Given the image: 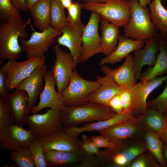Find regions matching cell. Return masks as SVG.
<instances>
[{"label":"cell","instance_id":"cell-1","mask_svg":"<svg viewBox=\"0 0 167 167\" xmlns=\"http://www.w3.org/2000/svg\"><path fill=\"white\" fill-rule=\"evenodd\" d=\"M0 19V63L6 60H16L22 52L19 39L28 37L26 27L29 20L26 22L22 17L14 16Z\"/></svg>","mask_w":167,"mask_h":167},{"label":"cell","instance_id":"cell-2","mask_svg":"<svg viewBox=\"0 0 167 167\" xmlns=\"http://www.w3.org/2000/svg\"><path fill=\"white\" fill-rule=\"evenodd\" d=\"M60 113L64 126H77L86 122L106 120L117 114L108 106L90 102L64 107Z\"/></svg>","mask_w":167,"mask_h":167},{"label":"cell","instance_id":"cell-3","mask_svg":"<svg viewBox=\"0 0 167 167\" xmlns=\"http://www.w3.org/2000/svg\"><path fill=\"white\" fill-rule=\"evenodd\" d=\"M131 14L124 26L123 36L144 42L157 36L156 29L152 22L150 10L142 7L138 0H130Z\"/></svg>","mask_w":167,"mask_h":167},{"label":"cell","instance_id":"cell-4","mask_svg":"<svg viewBox=\"0 0 167 167\" xmlns=\"http://www.w3.org/2000/svg\"><path fill=\"white\" fill-rule=\"evenodd\" d=\"M85 10L96 13L119 27H124L129 21L131 14L130 0H109L104 3L85 2L82 4Z\"/></svg>","mask_w":167,"mask_h":167},{"label":"cell","instance_id":"cell-5","mask_svg":"<svg viewBox=\"0 0 167 167\" xmlns=\"http://www.w3.org/2000/svg\"><path fill=\"white\" fill-rule=\"evenodd\" d=\"M45 56L33 57L22 62L8 60L0 69L6 75L5 85L9 92L15 89L18 85L29 76L40 65L45 63Z\"/></svg>","mask_w":167,"mask_h":167},{"label":"cell","instance_id":"cell-6","mask_svg":"<svg viewBox=\"0 0 167 167\" xmlns=\"http://www.w3.org/2000/svg\"><path fill=\"white\" fill-rule=\"evenodd\" d=\"M99 86L96 80L84 79L75 69L68 85L61 93L64 107L77 106L88 102L89 95Z\"/></svg>","mask_w":167,"mask_h":167},{"label":"cell","instance_id":"cell-7","mask_svg":"<svg viewBox=\"0 0 167 167\" xmlns=\"http://www.w3.org/2000/svg\"><path fill=\"white\" fill-rule=\"evenodd\" d=\"M32 28L33 32L28 40L19 39L22 52L25 53L27 58L45 56L49 47L57 41L56 37L62 34V30L55 29L51 26L41 32Z\"/></svg>","mask_w":167,"mask_h":167},{"label":"cell","instance_id":"cell-8","mask_svg":"<svg viewBox=\"0 0 167 167\" xmlns=\"http://www.w3.org/2000/svg\"><path fill=\"white\" fill-rule=\"evenodd\" d=\"M29 131L37 138L43 136L63 128L60 112L53 109H47L42 114L28 116L26 121Z\"/></svg>","mask_w":167,"mask_h":167},{"label":"cell","instance_id":"cell-9","mask_svg":"<svg viewBox=\"0 0 167 167\" xmlns=\"http://www.w3.org/2000/svg\"><path fill=\"white\" fill-rule=\"evenodd\" d=\"M145 131L139 116L98 132L108 141L115 144L131 139L141 138Z\"/></svg>","mask_w":167,"mask_h":167},{"label":"cell","instance_id":"cell-10","mask_svg":"<svg viewBox=\"0 0 167 167\" xmlns=\"http://www.w3.org/2000/svg\"><path fill=\"white\" fill-rule=\"evenodd\" d=\"M59 45H56L54 48L55 59L50 71L57 91L61 93L68 85L76 67L72 55L65 52Z\"/></svg>","mask_w":167,"mask_h":167},{"label":"cell","instance_id":"cell-11","mask_svg":"<svg viewBox=\"0 0 167 167\" xmlns=\"http://www.w3.org/2000/svg\"><path fill=\"white\" fill-rule=\"evenodd\" d=\"M101 18L99 14L92 11L84 29L81 62H86L95 54L101 53V37L98 31Z\"/></svg>","mask_w":167,"mask_h":167},{"label":"cell","instance_id":"cell-12","mask_svg":"<svg viewBox=\"0 0 167 167\" xmlns=\"http://www.w3.org/2000/svg\"><path fill=\"white\" fill-rule=\"evenodd\" d=\"M36 138L28 129L16 123L0 127V146L3 150L11 151L28 147Z\"/></svg>","mask_w":167,"mask_h":167},{"label":"cell","instance_id":"cell-13","mask_svg":"<svg viewBox=\"0 0 167 167\" xmlns=\"http://www.w3.org/2000/svg\"><path fill=\"white\" fill-rule=\"evenodd\" d=\"M167 79V74L148 80H140L130 88L133 98L132 113L135 117L139 116L148 109L147 99L150 94L161 86Z\"/></svg>","mask_w":167,"mask_h":167},{"label":"cell","instance_id":"cell-14","mask_svg":"<svg viewBox=\"0 0 167 167\" xmlns=\"http://www.w3.org/2000/svg\"><path fill=\"white\" fill-rule=\"evenodd\" d=\"M37 139L44 151L53 150L73 151L81 148L82 143L79 136L69 134L63 128Z\"/></svg>","mask_w":167,"mask_h":167},{"label":"cell","instance_id":"cell-15","mask_svg":"<svg viewBox=\"0 0 167 167\" xmlns=\"http://www.w3.org/2000/svg\"><path fill=\"white\" fill-rule=\"evenodd\" d=\"M44 82V87L39 96V102L31 112L36 114L46 108L60 112L64 107L62 97V93L56 90V84L50 71L45 73Z\"/></svg>","mask_w":167,"mask_h":167},{"label":"cell","instance_id":"cell-16","mask_svg":"<svg viewBox=\"0 0 167 167\" xmlns=\"http://www.w3.org/2000/svg\"><path fill=\"white\" fill-rule=\"evenodd\" d=\"M85 25L83 23H68L62 29V34L57 39L59 45L66 47L72 56L76 67L81 62L82 45Z\"/></svg>","mask_w":167,"mask_h":167},{"label":"cell","instance_id":"cell-17","mask_svg":"<svg viewBox=\"0 0 167 167\" xmlns=\"http://www.w3.org/2000/svg\"><path fill=\"white\" fill-rule=\"evenodd\" d=\"M47 71L45 63L40 65L29 76L21 82L15 89L23 90L27 93L28 99V115L36 105L38 97L42 91L44 77Z\"/></svg>","mask_w":167,"mask_h":167},{"label":"cell","instance_id":"cell-18","mask_svg":"<svg viewBox=\"0 0 167 167\" xmlns=\"http://www.w3.org/2000/svg\"><path fill=\"white\" fill-rule=\"evenodd\" d=\"M101 71L106 75L111 77L121 88L130 89L136 83L133 69V56L129 54L125 58L123 64L112 69L106 65L101 66Z\"/></svg>","mask_w":167,"mask_h":167},{"label":"cell","instance_id":"cell-19","mask_svg":"<svg viewBox=\"0 0 167 167\" xmlns=\"http://www.w3.org/2000/svg\"><path fill=\"white\" fill-rule=\"evenodd\" d=\"M157 36L146 41L143 48L138 49L134 51L133 69L137 80H139L143 67L145 65L151 67L155 62L156 55L159 50Z\"/></svg>","mask_w":167,"mask_h":167},{"label":"cell","instance_id":"cell-20","mask_svg":"<svg viewBox=\"0 0 167 167\" xmlns=\"http://www.w3.org/2000/svg\"><path fill=\"white\" fill-rule=\"evenodd\" d=\"M132 113L122 111L117 113L112 118L106 120L87 123L81 127L64 126V129L69 134L79 136V135L87 131H99L109 128L119 123L135 118Z\"/></svg>","mask_w":167,"mask_h":167},{"label":"cell","instance_id":"cell-21","mask_svg":"<svg viewBox=\"0 0 167 167\" xmlns=\"http://www.w3.org/2000/svg\"><path fill=\"white\" fill-rule=\"evenodd\" d=\"M96 79L100 84V86L90 94L88 97V101L108 106L109 101L115 95L119 93L121 88L110 76H97Z\"/></svg>","mask_w":167,"mask_h":167},{"label":"cell","instance_id":"cell-22","mask_svg":"<svg viewBox=\"0 0 167 167\" xmlns=\"http://www.w3.org/2000/svg\"><path fill=\"white\" fill-rule=\"evenodd\" d=\"M47 167L64 166L81 163L86 155L81 148L73 151L50 150L44 153Z\"/></svg>","mask_w":167,"mask_h":167},{"label":"cell","instance_id":"cell-23","mask_svg":"<svg viewBox=\"0 0 167 167\" xmlns=\"http://www.w3.org/2000/svg\"><path fill=\"white\" fill-rule=\"evenodd\" d=\"M144 42L141 40H135L120 35L118 42L115 49L109 55L101 59L99 65L101 66L107 64H114L120 62L122 59L136 49L142 48Z\"/></svg>","mask_w":167,"mask_h":167},{"label":"cell","instance_id":"cell-24","mask_svg":"<svg viewBox=\"0 0 167 167\" xmlns=\"http://www.w3.org/2000/svg\"><path fill=\"white\" fill-rule=\"evenodd\" d=\"M7 99L16 124L23 127L26 124L28 104V95L26 91L20 90L9 93Z\"/></svg>","mask_w":167,"mask_h":167},{"label":"cell","instance_id":"cell-25","mask_svg":"<svg viewBox=\"0 0 167 167\" xmlns=\"http://www.w3.org/2000/svg\"><path fill=\"white\" fill-rule=\"evenodd\" d=\"M138 139L128 141L127 140L115 143L112 147L106 148V152L108 155L121 154L125 157L128 163L148 150L144 140H137Z\"/></svg>","mask_w":167,"mask_h":167},{"label":"cell","instance_id":"cell-26","mask_svg":"<svg viewBox=\"0 0 167 167\" xmlns=\"http://www.w3.org/2000/svg\"><path fill=\"white\" fill-rule=\"evenodd\" d=\"M164 38L157 36L159 53L154 65L142 72L139 80H148L167 74V41Z\"/></svg>","mask_w":167,"mask_h":167},{"label":"cell","instance_id":"cell-27","mask_svg":"<svg viewBox=\"0 0 167 167\" xmlns=\"http://www.w3.org/2000/svg\"><path fill=\"white\" fill-rule=\"evenodd\" d=\"M101 31V53L106 56L110 54L118 44L119 35V27L107 20H100Z\"/></svg>","mask_w":167,"mask_h":167},{"label":"cell","instance_id":"cell-28","mask_svg":"<svg viewBox=\"0 0 167 167\" xmlns=\"http://www.w3.org/2000/svg\"><path fill=\"white\" fill-rule=\"evenodd\" d=\"M51 0H40L30 10L34 25L41 31L50 26Z\"/></svg>","mask_w":167,"mask_h":167},{"label":"cell","instance_id":"cell-29","mask_svg":"<svg viewBox=\"0 0 167 167\" xmlns=\"http://www.w3.org/2000/svg\"><path fill=\"white\" fill-rule=\"evenodd\" d=\"M139 116L145 131L149 130L159 133L164 129L165 116L157 110L148 109L146 112Z\"/></svg>","mask_w":167,"mask_h":167},{"label":"cell","instance_id":"cell-30","mask_svg":"<svg viewBox=\"0 0 167 167\" xmlns=\"http://www.w3.org/2000/svg\"><path fill=\"white\" fill-rule=\"evenodd\" d=\"M143 138L148 150L155 157L161 166L167 167L162 154L163 142L159 134L151 131H146Z\"/></svg>","mask_w":167,"mask_h":167},{"label":"cell","instance_id":"cell-31","mask_svg":"<svg viewBox=\"0 0 167 167\" xmlns=\"http://www.w3.org/2000/svg\"><path fill=\"white\" fill-rule=\"evenodd\" d=\"M152 23L156 29L162 34L167 33V9L162 5L161 0H152L149 4Z\"/></svg>","mask_w":167,"mask_h":167},{"label":"cell","instance_id":"cell-32","mask_svg":"<svg viewBox=\"0 0 167 167\" xmlns=\"http://www.w3.org/2000/svg\"><path fill=\"white\" fill-rule=\"evenodd\" d=\"M50 26L53 28L62 30L68 23L64 10L59 0H51Z\"/></svg>","mask_w":167,"mask_h":167},{"label":"cell","instance_id":"cell-33","mask_svg":"<svg viewBox=\"0 0 167 167\" xmlns=\"http://www.w3.org/2000/svg\"><path fill=\"white\" fill-rule=\"evenodd\" d=\"M9 159L14 161L19 167L35 166L28 147L19 148L11 151Z\"/></svg>","mask_w":167,"mask_h":167},{"label":"cell","instance_id":"cell-34","mask_svg":"<svg viewBox=\"0 0 167 167\" xmlns=\"http://www.w3.org/2000/svg\"><path fill=\"white\" fill-rule=\"evenodd\" d=\"M144 152L128 163L130 167H159L161 166L155 157L149 151Z\"/></svg>","mask_w":167,"mask_h":167},{"label":"cell","instance_id":"cell-35","mask_svg":"<svg viewBox=\"0 0 167 167\" xmlns=\"http://www.w3.org/2000/svg\"><path fill=\"white\" fill-rule=\"evenodd\" d=\"M28 147L31 153L35 166L47 167L44 154V150L37 138L33 140Z\"/></svg>","mask_w":167,"mask_h":167},{"label":"cell","instance_id":"cell-36","mask_svg":"<svg viewBox=\"0 0 167 167\" xmlns=\"http://www.w3.org/2000/svg\"><path fill=\"white\" fill-rule=\"evenodd\" d=\"M7 97H0V127L15 122Z\"/></svg>","mask_w":167,"mask_h":167},{"label":"cell","instance_id":"cell-37","mask_svg":"<svg viewBox=\"0 0 167 167\" xmlns=\"http://www.w3.org/2000/svg\"><path fill=\"white\" fill-rule=\"evenodd\" d=\"M163 92L156 98L147 103L148 109H154L164 115H167V79Z\"/></svg>","mask_w":167,"mask_h":167},{"label":"cell","instance_id":"cell-38","mask_svg":"<svg viewBox=\"0 0 167 167\" xmlns=\"http://www.w3.org/2000/svg\"><path fill=\"white\" fill-rule=\"evenodd\" d=\"M0 19L10 16L22 17L19 10L11 0H0Z\"/></svg>","mask_w":167,"mask_h":167},{"label":"cell","instance_id":"cell-39","mask_svg":"<svg viewBox=\"0 0 167 167\" xmlns=\"http://www.w3.org/2000/svg\"><path fill=\"white\" fill-rule=\"evenodd\" d=\"M82 8V4L74 2L67 9V18L68 23L73 24L82 23L80 16Z\"/></svg>","mask_w":167,"mask_h":167},{"label":"cell","instance_id":"cell-40","mask_svg":"<svg viewBox=\"0 0 167 167\" xmlns=\"http://www.w3.org/2000/svg\"><path fill=\"white\" fill-rule=\"evenodd\" d=\"M119 94L122 106V111L132 113L133 98L130 89L121 88Z\"/></svg>","mask_w":167,"mask_h":167},{"label":"cell","instance_id":"cell-41","mask_svg":"<svg viewBox=\"0 0 167 167\" xmlns=\"http://www.w3.org/2000/svg\"><path fill=\"white\" fill-rule=\"evenodd\" d=\"M82 143L81 147L86 156H93L101 151L93 142L90 138L87 135H84L81 137Z\"/></svg>","mask_w":167,"mask_h":167},{"label":"cell","instance_id":"cell-42","mask_svg":"<svg viewBox=\"0 0 167 167\" xmlns=\"http://www.w3.org/2000/svg\"><path fill=\"white\" fill-rule=\"evenodd\" d=\"M90 138L94 143L99 148H111L115 144L108 141L104 137L101 135L97 136L93 135Z\"/></svg>","mask_w":167,"mask_h":167},{"label":"cell","instance_id":"cell-43","mask_svg":"<svg viewBox=\"0 0 167 167\" xmlns=\"http://www.w3.org/2000/svg\"><path fill=\"white\" fill-rule=\"evenodd\" d=\"M108 106L116 113H120L122 112V106L119 94L115 95L110 99L108 104Z\"/></svg>","mask_w":167,"mask_h":167},{"label":"cell","instance_id":"cell-44","mask_svg":"<svg viewBox=\"0 0 167 167\" xmlns=\"http://www.w3.org/2000/svg\"><path fill=\"white\" fill-rule=\"evenodd\" d=\"M6 75L0 71V97H6L8 94L5 85Z\"/></svg>","mask_w":167,"mask_h":167},{"label":"cell","instance_id":"cell-45","mask_svg":"<svg viewBox=\"0 0 167 167\" xmlns=\"http://www.w3.org/2000/svg\"><path fill=\"white\" fill-rule=\"evenodd\" d=\"M14 5L19 11H27L28 10L25 3V0H11Z\"/></svg>","mask_w":167,"mask_h":167},{"label":"cell","instance_id":"cell-46","mask_svg":"<svg viewBox=\"0 0 167 167\" xmlns=\"http://www.w3.org/2000/svg\"><path fill=\"white\" fill-rule=\"evenodd\" d=\"M165 115V127L162 131L158 133L162 142L164 143H167V115Z\"/></svg>","mask_w":167,"mask_h":167},{"label":"cell","instance_id":"cell-47","mask_svg":"<svg viewBox=\"0 0 167 167\" xmlns=\"http://www.w3.org/2000/svg\"><path fill=\"white\" fill-rule=\"evenodd\" d=\"M64 9H67L73 3V0H59Z\"/></svg>","mask_w":167,"mask_h":167},{"label":"cell","instance_id":"cell-48","mask_svg":"<svg viewBox=\"0 0 167 167\" xmlns=\"http://www.w3.org/2000/svg\"><path fill=\"white\" fill-rule=\"evenodd\" d=\"M40 0H25L27 7L29 10L34 5Z\"/></svg>","mask_w":167,"mask_h":167},{"label":"cell","instance_id":"cell-49","mask_svg":"<svg viewBox=\"0 0 167 167\" xmlns=\"http://www.w3.org/2000/svg\"><path fill=\"white\" fill-rule=\"evenodd\" d=\"M162 154L165 163L167 164V143H163Z\"/></svg>","mask_w":167,"mask_h":167},{"label":"cell","instance_id":"cell-50","mask_svg":"<svg viewBox=\"0 0 167 167\" xmlns=\"http://www.w3.org/2000/svg\"><path fill=\"white\" fill-rule=\"evenodd\" d=\"M85 2H93L96 3H104L109 0H77Z\"/></svg>","mask_w":167,"mask_h":167},{"label":"cell","instance_id":"cell-51","mask_svg":"<svg viewBox=\"0 0 167 167\" xmlns=\"http://www.w3.org/2000/svg\"><path fill=\"white\" fill-rule=\"evenodd\" d=\"M139 3L143 7L146 8L148 4H149L152 0H138Z\"/></svg>","mask_w":167,"mask_h":167},{"label":"cell","instance_id":"cell-52","mask_svg":"<svg viewBox=\"0 0 167 167\" xmlns=\"http://www.w3.org/2000/svg\"><path fill=\"white\" fill-rule=\"evenodd\" d=\"M166 35H167V34H166Z\"/></svg>","mask_w":167,"mask_h":167}]
</instances>
